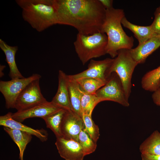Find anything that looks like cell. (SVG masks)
I'll return each mask as SVG.
<instances>
[{
    "label": "cell",
    "instance_id": "cell-3",
    "mask_svg": "<svg viewBox=\"0 0 160 160\" xmlns=\"http://www.w3.org/2000/svg\"><path fill=\"white\" fill-rule=\"evenodd\" d=\"M124 16L122 9L113 7L106 9L105 18L101 32L105 33L107 36L106 53L112 58L117 56L119 50L130 49L133 46V37L126 33L121 25V20Z\"/></svg>",
    "mask_w": 160,
    "mask_h": 160
},
{
    "label": "cell",
    "instance_id": "cell-4",
    "mask_svg": "<svg viewBox=\"0 0 160 160\" xmlns=\"http://www.w3.org/2000/svg\"><path fill=\"white\" fill-rule=\"evenodd\" d=\"M108 38L99 32L89 35L78 33L74 42L76 52L83 65L89 60L106 54Z\"/></svg>",
    "mask_w": 160,
    "mask_h": 160
},
{
    "label": "cell",
    "instance_id": "cell-20",
    "mask_svg": "<svg viewBox=\"0 0 160 160\" xmlns=\"http://www.w3.org/2000/svg\"><path fill=\"white\" fill-rule=\"evenodd\" d=\"M139 150L142 154L160 155V133L155 131L140 145Z\"/></svg>",
    "mask_w": 160,
    "mask_h": 160
},
{
    "label": "cell",
    "instance_id": "cell-1",
    "mask_svg": "<svg viewBox=\"0 0 160 160\" xmlns=\"http://www.w3.org/2000/svg\"><path fill=\"white\" fill-rule=\"evenodd\" d=\"M58 24L71 26L79 33L101 32L106 9L99 0H54Z\"/></svg>",
    "mask_w": 160,
    "mask_h": 160
},
{
    "label": "cell",
    "instance_id": "cell-23",
    "mask_svg": "<svg viewBox=\"0 0 160 160\" xmlns=\"http://www.w3.org/2000/svg\"><path fill=\"white\" fill-rule=\"evenodd\" d=\"M76 80L84 93L88 94H95L105 84L100 80L91 78H83Z\"/></svg>",
    "mask_w": 160,
    "mask_h": 160
},
{
    "label": "cell",
    "instance_id": "cell-31",
    "mask_svg": "<svg viewBox=\"0 0 160 160\" xmlns=\"http://www.w3.org/2000/svg\"><path fill=\"white\" fill-rule=\"evenodd\" d=\"M156 11L160 13V7L156 9Z\"/></svg>",
    "mask_w": 160,
    "mask_h": 160
},
{
    "label": "cell",
    "instance_id": "cell-5",
    "mask_svg": "<svg viewBox=\"0 0 160 160\" xmlns=\"http://www.w3.org/2000/svg\"><path fill=\"white\" fill-rule=\"evenodd\" d=\"M138 64L131 55L129 49L119 50L109 70L110 75L115 72L122 83L127 97L129 99L131 92L132 78L134 70Z\"/></svg>",
    "mask_w": 160,
    "mask_h": 160
},
{
    "label": "cell",
    "instance_id": "cell-28",
    "mask_svg": "<svg viewBox=\"0 0 160 160\" xmlns=\"http://www.w3.org/2000/svg\"><path fill=\"white\" fill-rule=\"evenodd\" d=\"M152 97L154 103L157 105L160 106V87L154 92Z\"/></svg>",
    "mask_w": 160,
    "mask_h": 160
},
{
    "label": "cell",
    "instance_id": "cell-27",
    "mask_svg": "<svg viewBox=\"0 0 160 160\" xmlns=\"http://www.w3.org/2000/svg\"><path fill=\"white\" fill-rule=\"evenodd\" d=\"M154 20L151 25L153 36L160 35V13L156 11Z\"/></svg>",
    "mask_w": 160,
    "mask_h": 160
},
{
    "label": "cell",
    "instance_id": "cell-19",
    "mask_svg": "<svg viewBox=\"0 0 160 160\" xmlns=\"http://www.w3.org/2000/svg\"><path fill=\"white\" fill-rule=\"evenodd\" d=\"M123 26L132 32L137 39L139 44L143 43L153 36L151 26H141L133 24L128 21L124 16L121 20Z\"/></svg>",
    "mask_w": 160,
    "mask_h": 160
},
{
    "label": "cell",
    "instance_id": "cell-24",
    "mask_svg": "<svg viewBox=\"0 0 160 160\" xmlns=\"http://www.w3.org/2000/svg\"><path fill=\"white\" fill-rule=\"evenodd\" d=\"M101 102L95 94H88L84 93L81 103V110L83 115H87L92 116L94 108Z\"/></svg>",
    "mask_w": 160,
    "mask_h": 160
},
{
    "label": "cell",
    "instance_id": "cell-14",
    "mask_svg": "<svg viewBox=\"0 0 160 160\" xmlns=\"http://www.w3.org/2000/svg\"><path fill=\"white\" fill-rule=\"evenodd\" d=\"M160 47V35L152 36L134 49H129L132 58L138 64L144 63L148 57Z\"/></svg>",
    "mask_w": 160,
    "mask_h": 160
},
{
    "label": "cell",
    "instance_id": "cell-9",
    "mask_svg": "<svg viewBox=\"0 0 160 160\" xmlns=\"http://www.w3.org/2000/svg\"><path fill=\"white\" fill-rule=\"evenodd\" d=\"M114 59L107 58L100 60H90L86 70L76 74L70 75L75 80L91 78L100 80L105 84L111 75L109 69Z\"/></svg>",
    "mask_w": 160,
    "mask_h": 160
},
{
    "label": "cell",
    "instance_id": "cell-15",
    "mask_svg": "<svg viewBox=\"0 0 160 160\" xmlns=\"http://www.w3.org/2000/svg\"><path fill=\"white\" fill-rule=\"evenodd\" d=\"M12 113L9 112L4 115L0 116L1 126L27 132L36 136L42 142H45L47 140L48 134L46 130L42 129H35L22 124L12 118Z\"/></svg>",
    "mask_w": 160,
    "mask_h": 160
},
{
    "label": "cell",
    "instance_id": "cell-10",
    "mask_svg": "<svg viewBox=\"0 0 160 160\" xmlns=\"http://www.w3.org/2000/svg\"><path fill=\"white\" fill-rule=\"evenodd\" d=\"M84 128L81 117L72 111H66L61 125L62 137L78 142L79 134Z\"/></svg>",
    "mask_w": 160,
    "mask_h": 160
},
{
    "label": "cell",
    "instance_id": "cell-25",
    "mask_svg": "<svg viewBox=\"0 0 160 160\" xmlns=\"http://www.w3.org/2000/svg\"><path fill=\"white\" fill-rule=\"evenodd\" d=\"M78 142L85 156L94 152L97 148L96 143L90 138L85 131L84 128L81 130L79 134Z\"/></svg>",
    "mask_w": 160,
    "mask_h": 160
},
{
    "label": "cell",
    "instance_id": "cell-12",
    "mask_svg": "<svg viewBox=\"0 0 160 160\" xmlns=\"http://www.w3.org/2000/svg\"><path fill=\"white\" fill-rule=\"evenodd\" d=\"M61 109L53 105L51 102L47 101L28 109L12 113V117L14 120L22 122L29 118H42Z\"/></svg>",
    "mask_w": 160,
    "mask_h": 160
},
{
    "label": "cell",
    "instance_id": "cell-6",
    "mask_svg": "<svg viewBox=\"0 0 160 160\" xmlns=\"http://www.w3.org/2000/svg\"><path fill=\"white\" fill-rule=\"evenodd\" d=\"M95 94L101 102L111 101L125 107L129 105L121 81L115 72L111 73L105 84L98 89Z\"/></svg>",
    "mask_w": 160,
    "mask_h": 160
},
{
    "label": "cell",
    "instance_id": "cell-30",
    "mask_svg": "<svg viewBox=\"0 0 160 160\" xmlns=\"http://www.w3.org/2000/svg\"><path fill=\"white\" fill-rule=\"evenodd\" d=\"M99 0L106 9L111 8L113 7V1L112 0Z\"/></svg>",
    "mask_w": 160,
    "mask_h": 160
},
{
    "label": "cell",
    "instance_id": "cell-26",
    "mask_svg": "<svg viewBox=\"0 0 160 160\" xmlns=\"http://www.w3.org/2000/svg\"><path fill=\"white\" fill-rule=\"evenodd\" d=\"M83 119L85 131L92 139L96 143L100 135L98 126L95 124L92 119V116L83 115Z\"/></svg>",
    "mask_w": 160,
    "mask_h": 160
},
{
    "label": "cell",
    "instance_id": "cell-22",
    "mask_svg": "<svg viewBox=\"0 0 160 160\" xmlns=\"http://www.w3.org/2000/svg\"><path fill=\"white\" fill-rule=\"evenodd\" d=\"M66 111L61 109L42 118L44 121L47 127L52 131L56 138L62 137L61 125Z\"/></svg>",
    "mask_w": 160,
    "mask_h": 160
},
{
    "label": "cell",
    "instance_id": "cell-29",
    "mask_svg": "<svg viewBox=\"0 0 160 160\" xmlns=\"http://www.w3.org/2000/svg\"><path fill=\"white\" fill-rule=\"evenodd\" d=\"M141 160H160V155L141 154Z\"/></svg>",
    "mask_w": 160,
    "mask_h": 160
},
{
    "label": "cell",
    "instance_id": "cell-2",
    "mask_svg": "<svg viewBox=\"0 0 160 160\" xmlns=\"http://www.w3.org/2000/svg\"><path fill=\"white\" fill-rule=\"evenodd\" d=\"M24 20L39 32L58 24L54 0H16Z\"/></svg>",
    "mask_w": 160,
    "mask_h": 160
},
{
    "label": "cell",
    "instance_id": "cell-16",
    "mask_svg": "<svg viewBox=\"0 0 160 160\" xmlns=\"http://www.w3.org/2000/svg\"><path fill=\"white\" fill-rule=\"evenodd\" d=\"M0 48L5 55V60L9 68V76L11 79L24 78L18 70L15 61V55L18 49V47L10 46L0 39Z\"/></svg>",
    "mask_w": 160,
    "mask_h": 160
},
{
    "label": "cell",
    "instance_id": "cell-8",
    "mask_svg": "<svg viewBox=\"0 0 160 160\" xmlns=\"http://www.w3.org/2000/svg\"><path fill=\"white\" fill-rule=\"evenodd\" d=\"M39 80L30 83L18 96L15 106L17 111L24 110L47 101L41 92Z\"/></svg>",
    "mask_w": 160,
    "mask_h": 160
},
{
    "label": "cell",
    "instance_id": "cell-13",
    "mask_svg": "<svg viewBox=\"0 0 160 160\" xmlns=\"http://www.w3.org/2000/svg\"><path fill=\"white\" fill-rule=\"evenodd\" d=\"M58 79L57 90L51 102L60 108L67 111H72L69 98L68 75L60 70L59 71Z\"/></svg>",
    "mask_w": 160,
    "mask_h": 160
},
{
    "label": "cell",
    "instance_id": "cell-11",
    "mask_svg": "<svg viewBox=\"0 0 160 160\" xmlns=\"http://www.w3.org/2000/svg\"><path fill=\"white\" fill-rule=\"evenodd\" d=\"M60 156L65 160H83L85 155L78 142L62 137L55 143Z\"/></svg>",
    "mask_w": 160,
    "mask_h": 160
},
{
    "label": "cell",
    "instance_id": "cell-18",
    "mask_svg": "<svg viewBox=\"0 0 160 160\" xmlns=\"http://www.w3.org/2000/svg\"><path fill=\"white\" fill-rule=\"evenodd\" d=\"M4 130L16 144L19 150L20 160H23V154L27 144L31 141L32 135L21 130L3 127Z\"/></svg>",
    "mask_w": 160,
    "mask_h": 160
},
{
    "label": "cell",
    "instance_id": "cell-7",
    "mask_svg": "<svg viewBox=\"0 0 160 160\" xmlns=\"http://www.w3.org/2000/svg\"><path fill=\"white\" fill-rule=\"evenodd\" d=\"M38 74H33L28 77L11 79L9 81H0V91L5 101L7 109L15 108L16 100L21 92L30 83L41 78Z\"/></svg>",
    "mask_w": 160,
    "mask_h": 160
},
{
    "label": "cell",
    "instance_id": "cell-17",
    "mask_svg": "<svg viewBox=\"0 0 160 160\" xmlns=\"http://www.w3.org/2000/svg\"><path fill=\"white\" fill-rule=\"evenodd\" d=\"M69 98L72 110L83 119L81 103L84 92L76 81L68 75Z\"/></svg>",
    "mask_w": 160,
    "mask_h": 160
},
{
    "label": "cell",
    "instance_id": "cell-21",
    "mask_svg": "<svg viewBox=\"0 0 160 160\" xmlns=\"http://www.w3.org/2000/svg\"><path fill=\"white\" fill-rule=\"evenodd\" d=\"M141 85L144 89L152 92L160 87V66L145 74L142 78Z\"/></svg>",
    "mask_w": 160,
    "mask_h": 160
}]
</instances>
